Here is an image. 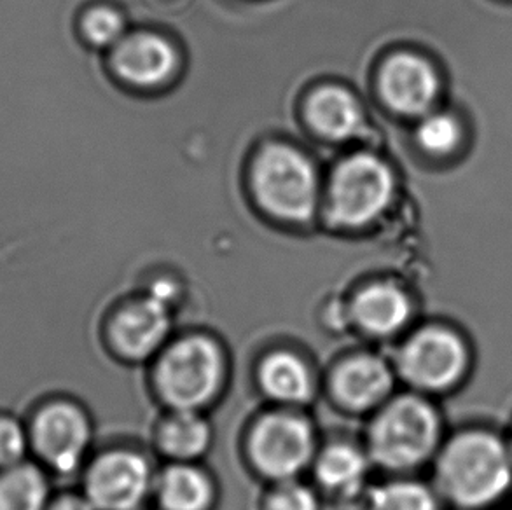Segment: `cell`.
Listing matches in <instances>:
<instances>
[{"instance_id": "6da1fadb", "label": "cell", "mask_w": 512, "mask_h": 510, "mask_svg": "<svg viewBox=\"0 0 512 510\" xmlns=\"http://www.w3.org/2000/svg\"><path fill=\"white\" fill-rule=\"evenodd\" d=\"M439 497L451 510H495L512 497V449L506 432L464 425L446 435L432 462Z\"/></svg>"}, {"instance_id": "7a4b0ae2", "label": "cell", "mask_w": 512, "mask_h": 510, "mask_svg": "<svg viewBox=\"0 0 512 510\" xmlns=\"http://www.w3.org/2000/svg\"><path fill=\"white\" fill-rule=\"evenodd\" d=\"M443 414L430 397L411 392L387 402L376 416L369 449L392 472H411L434 462L446 439Z\"/></svg>"}, {"instance_id": "3957f363", "label": "cell", "mask_w": 512, "mask_h": 510, "mask_svg": "<svg viewBox=\"0 0 512 510\" xmlns=\"http://www.w3.org/2000/svg\"><path fill=\"white\" fill-rule=\"evenodd\" d=\"M476 353L469 336L455 325L427 324L411 332L397 355V373L411 392L439 397L471 380Z\"/></svg>"}, {"instance_id": "277c9868", "label": "cell", "mask_w": 512, "mask_h": 510, "mask_svg": "<svg viewBox=\"0 0 512 510\" xmlns=\"http://www.w3.org/2000/svg\"><path fill=\"white\" fill-rule=\"evenodd\" d=\"M257 200L285 221H308L317 207V175L301 152L287 145H268L252 168Z\"/></svg>"}, {"instance_id": "5b68a950", "label": "cell", "mask_w": 512, "mask_h": 510, "mask_svg": "<svg viewBox=\"0 0 512 510\" xmlns=\"http://www.w3.org/2000/svg\"><path fill=\"white\" fill-rule=\"evenodd\" d=\"M224 364L219 348L207 338L182 339L168 350L156 373L160 392L177 411H196L214 397Z\"/></svg>"}, {"instance_id": "8992f818", "label": "cell", "mask_w": 512, "mask_h": 510, "mask_svg": "<svg viewBox=\"0 0 512 510\" xmlns=\"http://www.w3.org/2000/svg\"><path fill=\"white\" fill-rule=\"evenodd\" d=\"M392 196L394 177L388 166L369 154H355L334 170L329 210L334 222L359 228L383 214Z\"/></svg>"}, {"instance_id": "52a82bcc", "label": "cell", "mask_w": 512, "mask_h": 510, "mask_svg": "<svg viewBox=\"0 0 512 510\" xmlns=\"http://www.w3.org/2000/svg\"><path fill=\"white\" fill-rule=\"evenodd\" d=\"M313 451L312 430L294 414H270L257 423L250 453L266 476L287 481L305 469Z\"/></svg>"}, {"instance_id": "ba28073f", "label": "cell", "mask_w": 512, "mask_h": 510, "mask_svg": "<svg viewBox=\"0 0 512 510\" xmlns=\"http://www.w3.org/2000/svg\"><path fill=\"white\" fill-rule=\"evenodd\" d=\"M149 481L144 458L116 451L93 463L86 477V493L97 510H133L146 497Z\"/></svg>"}, {"instance_id": "9c48e42d", "label": "cell", "mask_w": 512, "mask_h": 510, "mask_svg": "<svg viewBox=\"0 0 512 510\" xmlns=\"http://www.w3.org/2000/svg\"><path fill=\"white\" fill-rule=\"evenodd\" d=\"M39 455L58 472H72L90 444V425L76 406L58 402L42 409L34 423Z\"/></svg>"}, {"instance_id": "30bf717a", "label": "cell", "mask_w": 512, "mask_h": 510, "mask_svg": "<svg viewBox=\"0 0 512 510\" xmlns=\"http://www.w3.org/2000/svg\"><path fill=\"white\" fill-rule=\"evenodd\" d=\"M381 97L394 111L420 116L436 102V72L420 56L399 53L380 72Z\"/></svg>"}, {"instance_id": "8fae6325", "label": "cell", "mask_w": 512, "mask_h": 510, "mask_svg": "<svg viewBox=\"0 0 512 510\" xmlns=\"http://www.w3.org/2000/svg\"><path fill=\"white\" fill-rule=\"evenodd\" d=\"M170 315L160 296L128 304L112 324V341L128 359H144L167 338Z\"/></svg>"}, {"instance_id": "7c38bea8", "label": "cell", "mask_w": 512, "mask_h": 510, "mask_svg": "<svg viewBox=\"0 0 512 510\" xmlns=\"http://www.w3.org/2000/svg\"><path fill=\"white\" fill-rule=\"evenodd\" d=\"M394 386V371L385 360L374 355H360L343 362L334 374L336 399L357 411L378 406L388 399Z\"/></svg>"}, {"instance_id": "4fadbf2b", "label": "cell", "mask_w": 512, "mask_h": 510, "mask_svg": "<svg viewBox=\"0 0 512 510\" xmlns=\"http://www.w3.org/2000/svg\"><path fill=\"white\" fill-rule=\"evenodd\" d=\"M172 46L160 35L135 34L119 42L112 65L128 83L154 86L163 83L175 69Z\"/></svg>"}, {"instance_id": "5bb4252c", "label": "cell", "mask_w": 512, "mask_h": 510, "mask_svg": "<svg viewBox=\"0 0 512 510\" xmlns=\"http://www.w3.org/2000/svg\"><path fill=\"white\" fill-rule=\"evenodd\" d=\"M353 320L371 336H394L413 317V303L394 283H376L359 292L352 304Z\"/></svg>"}, {"instance_id": "9a60e30c", "label": "cell", "mask_w": 512, "mask_h": 510, "mask_svg": "<svg viewBox=\"0 0 512 510\" xmlns=\"http://www.w3.org/2000/svg\"><path fill=\"white\" fill-rule=\"evenodd\" d=\"M306 114L313 130L333 140L353 137L362 126V112L357 100L336 86L315 91L308 100Z\"/></svg>"}, {"instance_id": "2e32d148", "label": "cell", "mask_w": 512, "mask_h": 510, "mask_svg": "<svg viewBox=\"0 0 512 510\" xmlns=\"http://www.w3.org/2000/svg\"><path fill=\"white\" fill-rule=\"evenodd\" d=\"M264 392L287 404H303L312 395V376L296 355L278 352L264 360L259 369Z\"/></svg>"}, {"instance_id": "e0dca14e", "label": "cell", "mask_w": 512, "mask_h": 510, "mask_svg": "<svg viewBox=\"0 0 512 510\" xmlns=\"http://www.w3.org/2000/svg\"><path fill=\"white\" fill-rule=\"evenodd\" d=\"M158 495L165 510H207L212 504V484L200 470L175 465L160 477Z\"/></svg>"}, {"instance_id": "ac0fdd59", "label": "cell", "mask_w": 512, "mask_h": 510, "mask_svg": "<svg viewBox=\"0 0 512 510\" xmlns=\"http://www.w3.org/2000/svg\"><path fill=\"white\" fill-rule=\"evenodd\" d=\"M48 483L27 463L6 469L0 474V510H46Z\"/></svg>"}, {"instance_id": "d6986e66", "label": "cell", "mask_w": 512, "mask_h": 510, "mask_svg": "<svg viewBox=\"0 0 512 510\" xmlns=\"http://www.w3.org/2000/svg\"><path fill=\"white\" fill-rule=\"evenodd\" d=\"M208 444L210 428L194 411H179L161 427V449L173 458H196L207 451Z\"/></svg>"}, {"instance_id": "ffe728a7", "label": "cell", "mask_w": 512, "mask_h": 510, "mask_svg": "<svg viewBox=\"0 0 512 510\" xmlns=\"http://www.w3.org/2000/svg\"><path fill=\"white\" fill-rule=\"evenodd\" d=\"M366 476V460L350 446H333L320 456L317 477L326 488L334 491H352Z\"/></svg>"}, {"instance_id": "44dd1931", "label": "cell", "mask_w": 512, "mask_h": 510, "mask_svg": "<svg viewBox=\"0 0 512 510\" xmlns=\"http://www.w3.org/2000/svg\"><path fill=\"white\" fill-rule=\"evenodd\" d=\"M373 502L376 510H444L446 507L434 484L415 479L383 486L374 493Z\"/></svg>"}, {"instance_id": "7402d4cb", "label": "cell", "mask_w": 512, "mask_h": 510, "mask_svg": "<svg viewBox=\"0 0 512 510\" xmlns=\"http://www.w3.org/2000/svg\"><path fill=\"white\" fill-rule=\"evenodd\" d=\"M460 125L450 114H432L418 126V142L425 151L446 154L457 147Z\"/></svg>"}, {"instance_id": "603a6c76", "label": "cell", "mask_w": 512, "mask_h": 510, "mask_svg": "<svg viewBox=\"0 0 512 510\" xmlns=\"http://www.w3.org/2000/svg\"><path fill=\"white\" fill-rule=\"evenodd\" d=\"M123 20L111 7H95L84 14L83 34L97 46H107L118 41L123 34Z\"/></svg>"}, {"instance_id": "cb8c5ba5", "label": "cell", "mask_w": 512, "mask_h": 510, "mask_svg": "<svg viewBox=\"0 0 512 510\" xmlns=\"http://www.w3.org/2000/svg\"><path fill=\"white\" fill-rule=\"evenodd\" d=\"M27 451V435L20 423L0 418V469H11L20 465Z\"/></svg>"}, {"instance_id": "d4e9b609", "label": "cell", "mask_w": 512, "mask_h": 510, "mask_svg": "<svg viewBox=\"0 0 512 510\" xmlns=\"http://www.w3.org/2000/svg\"><path fill=\"white\" fill-rule=\"evenodd\" d=\"M268 510H319V504L303 484L285 483L271 495Z\"/></svg>"}, {"instance_id": "484cf974", "label": "cell", "mask_w": 512, "mask_h": 510, "mask_svg": "<svg viewBox=\"0 0 512 510\" xmlns=\"http://www.w3.org/2000/svg\"><path fill=\"white\" fill-rule=\"evenodd\" d=\"M49 510H97L88 498L63 497Z\"/></svg>"}, {"instance_id": "4316f807", "label": "cell", "mask_w": 512, "mask_h": 510, "mask_svg": "<svg viewBox=\"0 0 512 510\" xmlns=\"http://www.w3.org/2000/svg\"><path fill=\"white\" fill-rule=\"evenodd\" d=\"M507 439H509V444H511L512 449V421H511V427H509V430H506Z\"/></svg>"}]
</instances>
